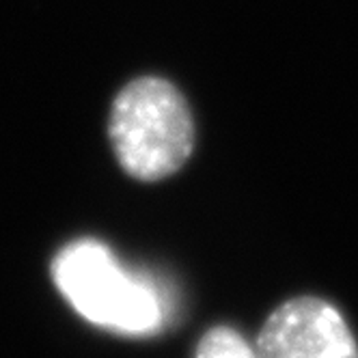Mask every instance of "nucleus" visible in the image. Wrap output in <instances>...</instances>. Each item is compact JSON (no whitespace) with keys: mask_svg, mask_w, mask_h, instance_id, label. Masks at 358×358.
Instances as JSON below:
<instances>
[{"mask_svg":"<svg viewBox=\"0 0 358 358\" xmlns=\"http://www.w3.org/2000/svg\"><path fill=\"white\" fill-rule=\"evenodd\" d=\"M255 352L259 358H358V343L335 304L296 296L268 315Z\"/></svg>","mask_w":358,"mask_h":358,"instance_id":"obj_3","label":"nucleus"},{"mask_svg":"<svg viewBox=\"0 0 358 358\" xmlns=\"http://www.w3.org/2000/svg\"><path fill=\"white\" fill-rule=\"evenodd\" d=\"M194 358H259L255 348L231 326H214L201 337Z\"/></svg>","mask_w":358,"mask_h":358,"instance_id":"obj_4","label":"nucleus"},{"mask_svg":"<svg viewBox=\"0 0 358 358\" xmlns=\"http://www.w3.org/2000/svg\"><path fill=\"white\" fill-rule=\"evenodd\" d=\"M108 141L127 177L147 184L173 177L196 145V123L186 95L162 76L132 78L110 104Z\"/></svg>","mask_w":358,"mask_h":358,"instance_id":"obj_1","label":"nucleus"},{"mask_svg":"<svg viewBox=\"0 0 358 358\" xmlns=\"http://www.w3.org/2000/svg\"><path fill=\"white\" fill-rule=\"evenodd\" d=\"M50 272L65 300L95 326L123 335H153L162 328L158 292L127 272L106 244L91 238L69 242L57 252Z\"/></svg>","mask_w":358,"mask_h":358,"instance_id":"obj_2","label":"nucleus"}]
</instances>
